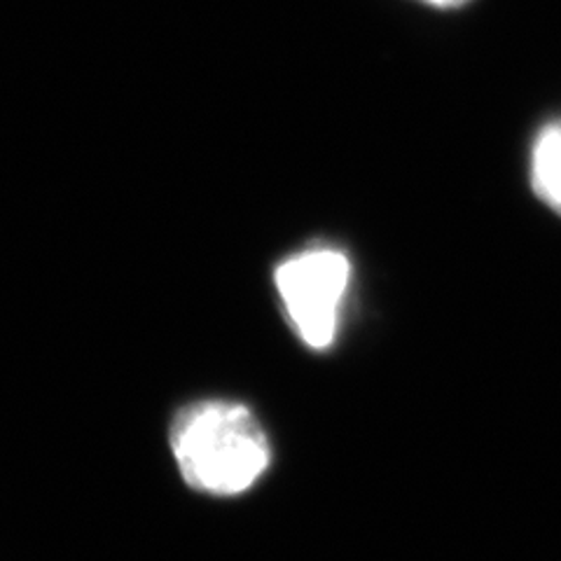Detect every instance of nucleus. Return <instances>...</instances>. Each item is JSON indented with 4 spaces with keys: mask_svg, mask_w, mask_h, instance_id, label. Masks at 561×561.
Returning a JSON list of instances; mask_svg holds the SVG:
<instances>
[{
    "mask_svg": "<svg viewBox=\"0 0 561 561\" xmlns=\"http://www.w3.org/2000/svg\"><path fill=\"white\" fill-rule=\"evenodd\" d=\"M421 3H428L433 8H456L468 3V0H421Z\"/></svg>",
    "mask_w": 561,
    "mask_h": 561,
    "instance_id": "4",
    "label": "nucleus"
},
{
    "mask_svg": "<svg viewBox=\"0 0 561 561\" xmlns=\"http://www.w3.org/2000/svg\"><path fill=\"white\" fill-rule=\"evenodd\" d=\"M183 480L210 496H239L270 468L272 447L255 414L230 400H202L171 424Z\"/></svg>",
    "mask_w": 561,
    "mask_h": 561,
    "instance_id": "1",
    "label": "nucleus"
},
{
    "mask_svg": "<svg viewBox=\"0 0 561 561\" xmlns=\"http://www.w3.org/2000/svg\"><path fill=\"white\" fill-rule=\"evenodd\" d=\"M348 278V257L330 245H313L276 267L274 284L280 305L297 337L309 348L323 351L335 342Z\"/></svg>",
    "mask_w": 561,
    "mask_h": 561,
    "instance_id": "2",
    "label": "nucleus"
},
{
    "mask_svg": "<svg viewBox=\"0 0 561 561\" xmlns=\"http://www.w3.org/2000/svg\"><path fill=\"white\" fill-rule=\"evenodd\" d=\"M534 192L561 214V119L552 122L536 138L531 150Z\"/></svg>",
    "mask_w": 561,
    "mask_h": 561,
    "instance_id": "3",
    "label": "nucleus"
}]
</instances>
